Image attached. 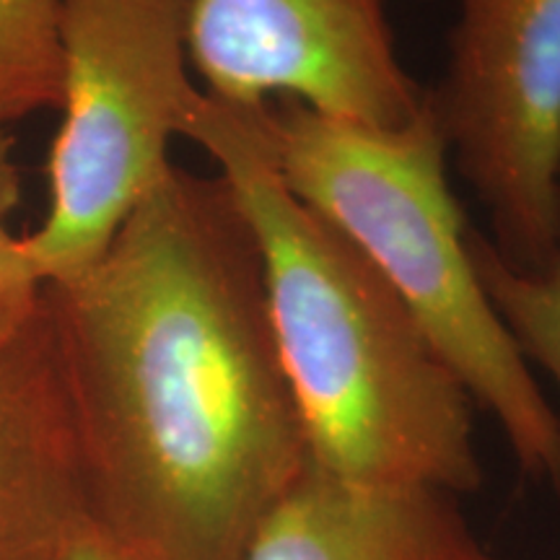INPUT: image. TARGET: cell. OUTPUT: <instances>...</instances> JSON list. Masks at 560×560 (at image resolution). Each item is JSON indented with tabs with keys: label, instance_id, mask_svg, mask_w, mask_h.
Returning <instances> with one entry per match:
<instances>
[{
	"label": "cell",
	"instance_id": "cell-1",
	"mask_svg": "<svg viewBox=\"0 0 560 560\" xmlns=\"http://www.w3.org/2000/svg\"><path fill=\"white\" fill-rule=\"evenodd\" d=\"M45 296L89 520L138 560H242L312 459L226 182L172 166Z\"/></svg>",
	"mask_w": 560,
	"mask_h": 560
},
{
	"label": "cell",
	"instance_id": "cell-2",
	"mask_svg": "<svg viewBox=\"0 0 560 560\" xmlns=\"http://www.w3.org/2000/svg\"><path fill=\"white\" fill-rule=\"evenodd\" d=\"M182 138L215 161L255 234L312 467L361 486L475 493L472 397L369 257L285 187L247 107L202 91Z\"/></svg>",
	"mask_w": 560,
	"mask_h": 560
},
{
	"label": "cell",
	"instance_id": "cell-3",
	"mask_svg": "<svg viewBox=\"0 0 560 560\" xmlns=\"http://www.w3.org/2000/svg\"><path fill=\"white\" fill-rule=\"evenodd\" d=\"M247 112L285 187L382 272L522 470L560 490V416L475 270L429 96L400 128L332 120L293 100Z\"/></svg>",
	"mask_w": 560,
	"mask_h": 560
},
{
	"label": "cell",
	"instance_id": "cell-4",
	"mask_svg": "<svg viewBox=\"0 0 560 560\" xmlns=\"http://www.w3.org/2000/svg\"><path fill=\"white\" fill-rule=\"evenodd\" d=\"M192 0H60V128L47 213L21 236L42 283L91 268L172 170L202 89L190 75Z\"/></svg>",
	"mask_w": 560,
	"mask_h": 560
},
{
	"label": "cell",
	"instance_id": "cell-5",
	"mask_svg": "<svg viewBox=\"0 0 560 560\" xmlns=\"http://www.w3.org/2000/svg\"><path fill=\"white\" fill-rule=\"evenodd\" d=\"M425 96L495 252L542 270L560 247V0H459Z\"/></svg>",
	"mask_w": 560,
	"mask_h": 560
},
{
	"label": "cell",
	"instance_id": "cell-6",
	"mask_svg": "<svg viewBox=\"0 0 560 560\" xmlns=\"http://www.w3.org/2000/svg\"><path fill=\"white\" fill-rule=\"evenodd\" d=\"M392 0H192L190 62L240 107L301 102L332 120L400 128L425 91L397 50Z\"/></svg>",
	"mask_w": 560,
	"mask_h": 560
},
{
	"label": "cell",
	"instance_id": "cell-7",
	"mask_svg": "<svg viewBox=\"0 0 560 560\" xmlns=\"http://www.w3.org/2000/svg\"><path fill=\"white\" fill-rule=\"evenodd\" d=\"M86 522L79 436L45 296L0 340V560H55Z\"/></svg>",
	"mask_w": 560,
	"mask_h": 560
},
{
	"label": "cell",
	"instance_id": "cell-8",
	"mask_svg": "<svg viewBox=\"0 0 560 560\" xmlns=\"http://www.w3.org/2000/svg\"><path fill=\"white\" fill-rule=\"evenodd\" d=\"M242 560H495L452 495L361 486L310 470L280 499Z\"/></svg>",
	"mask_w": 560,
	"mask_h": 560
},
{
	"label": "cell",
	"instance_id": "cell-9",
	"mask_svg": "<svg viewBox=\"0 0 560 560\" xmlns=\"http://www.w3.org/2000/svg\"><path fill=\"white\" fill-rule=\"evenodd\" d=\"M470 255L524 361L548 371L560 392V247L542 270L524 272L511 268L488 236L470 229Z\"/></svg>",
	"mask_w": 560,
	"mask_h": 560
},
{
	"label": "cell",
	"instance_id": "cell-10",
	"mask_svg": "<svg viewBox=\"0 0 560 560\" xmlns=\"http://www.w3.org/2000/svg\"><path fill=\"white\" fill-rule=\"evenodd\" d=\"M60 0H0V122L60 102Z\"/></svg>",
	"mask_w": 560,
	"mask_h": 560
},
{
	"label": "cell",
	"instance_id": "cell-11",
	"mask_svg": "<svg viewBox=\"0 0 560 560\" xmlns=\"http://www.w3.org/2000/svg\"><path fill=\"white\" fill-rule=\"evenodd\" d=\"M45 304V283L26 257L24 242L0 223V340L30 322Z\"/></svg>",
	"mask_w": 560,
	"mask_h": 560
},
{
	"label": "cell",
	"instance_id": "cell-12",
	"mask_svg": "<svg viewBox=\"0 0 560 560\" xmlns=\"http://www.w3.org/2000/svg\"><path fill=\"white\" fill-rule=\"evenodd\" d=\"M55 560H138L130 556L122 545H117L109 535L96 527L94 522L81 524L79 529L73 532V537L62 545Z\"/></svg>",
	"mask_w": 560,
	"mask_h": 560
},
{
	"label": "cell",
	"instance_id": "cell-13",
	"mask_svg": "<svg viewBox=\"0 0 560 560\" xmlns=\"http://www.w3.org/2000/svg\"><path fill=\"white\" fill-rule=\"evenodd\" d=\"M21 202V174L13 161L11 138L5 132V122H0V223L16 210Z\"/></svg>",
	"mask_w": 560,
	"mask_h": 560
}]
</instances>
